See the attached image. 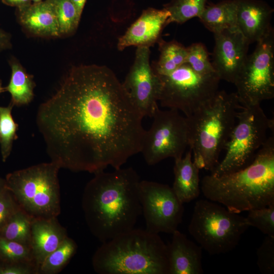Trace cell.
Masks as SVG:
<instances>
[{
  "instance_id": "obj_1",
  "label": "cell",
  "mask_w": 274,
  "mask_h": 274,
  "mask_svg": "<svg viewBox=\"0 0 274 274\" xmlns=\"http://www.w3.org/2000/svg\"><path fill=\"white\" fill-rule=\"evenodd\" d=\"M143 118L114 73L91 64L70 71L39 107L37 124L52 162L95 174L141 152Z\"/></svg>"
},
{
  "instance_id": "obj_2",
  "label": "cell",
  "mask_w": 274,
  "mask_h": 274,
  "mask_svg": "<svg viewBox=\"0 0 274 274\" xmlns=\"http://www.w3.org/2000/svg\"><path fill=\"white\" fill-rule=\"evenodd\" d=\"M94 174L84 188L82 207L90 231L103 243L134 228L142 214L140 180L132 167Z\"/></svg>"
},
{
  "instance_id": "obj_3",
  "label": "cell",
  "mask_w": 274,
  "mask_h": 274,
  "mask_svg": "<svg viewBox=\"0 0 274 274\" xmlns=\"http://www.w3.org/2000/svg\"><path fill=\"white\" fill-rule=\"evenodd\" d=\"M201 190L208 199L238 214L274 203L273 134L250 164L220 177L205 176Z\"/></svg>"
},
{
  "instance_id": "obj_4",
  "label": "cell",
  "mask_w": 274,
  "mask_h": 274,
  "mask_svg": "<svg viewBox=\"0 0 274 274\" xmlns=\"http://www.w3.org/2000/svg\"><path fill=\"white\" fill-rule=\"evenodd\" d=\"M92 263L99 274H169L167 245L158 234L140 229L102 243Z\"/></svg>"
},
{
  "instance_id": "obj_5",
  "label": "cell",
  "mask_w": 274,
  "mask_h": 274,
  "mask_svg": "<svg viewBox=\"0 0 274 274\" xmlns=\"http://www.w3.org/2000/svg\"><path fill=\"white\" fill-rule=\"evenodd\" d=\"M242 105L236 93L217 92L214 98L186 117L193 162L211 172L236 124Z\"/></svg>"
},
{
  "instance_id": "obj_6",
  "label": "cell",
  "mask_w": 274,
  "mask_h": 274,
  "mask_svg": "<svg viewBox=\"0 0 274 274\" xmlns=\"http://www.w3.org/2000/svg\"><path fill=\"white\" fill-rule=\"evenodd\" d=\"M60 168L51 161L9 173L6 188L31 218H57L60 213Z\"/></svg>"
},
{
  "instance_id": "obj_7",
  "label": "cell",
  "mask_w": 274,
  "mask_h": 274,
  "mask_svg": "<svg viewBox=\"0 0 274 274\" xmlns=\"http://www.w3.org/2000/svg\"><path fill=\"white\" fill-rule=\"evenodd\" d=\"M249 227L239 214L215 201L200 199L194 205L188 231L202 249L213 255L234 249Z\"/></svg>"
},
{
  "instance_id": "obj_8",
  "label": "cell",
  "mask_w": 274,
  "mask_h": 274,
  "mask_svg": "<svg viewBox=\"0 0 274 274\" xmlns=\"http://www.w3.org/2000/svg\"><path fill=\"white\" fill-rule=\"evenodd\" d=\"M273 128V120L267 117L260 105H242L224 149V157L211 175L218 177L248 166L267 139L268 131Z\"/></svg>"
},
{
  "instance_id": "obj_9",
  "label": "cell",
  "mask_w": 274,
  "mask_h": 274,
  "mask_svg": "<svg viewBox=\"0 0 274 274\" xmlns=\"http://www.w3.org/2000/svg\"><path fill=\"white\" fill-rule=\"evenodd\" d=\"M159 77L161 88L158 101L161 106L177 110L186 117L214 98L220 81L217 74L200 75L187 63L170 74Z\"/></svg>"
},
{
  "instance_id": "obj_10",
  "label": "cell",
  "mask_w": 274,
  "mask_h": 274,
  "mask_svg": "<svg viewBox=\"0 0 274 274\" xmlns=\"http://www.w3.org/2000/svg\"><path fill=\"white\" fill-rule=\"evenodd\" d=\"M234 84L243 106L260 105L274 97V30L256 43Z\"/></svg>"
},
{
  "instance_id": "obj_11",
  "label": "cell",
  "mask_w": 274,
  "mask_h": 274,
  "mask_svg": "<svg viewBox=\"0 0 274 274\" xmlns=\"http://www.w3.org/2000/svg\"><path fill=\"white\" fill-rule=\"evenodd\" d=\"M150 129L145 131L141 152L146 162L155 165L167 158H181L189 145L185 116L176 109L158 107Z\"/></svg>"
},
{
  "instance_id": "obj_12",
  "label": "cell",
  "mask_w": 274,
  "mask_h": 274,
  "mask_svg": "<svg viewBox=\"0 0 274 274\" xmlns=\"http://www.w3.org/2000/svg\"><path fill=\"white\" fill-rule=\"evenodd\" d=\"M139 196L146 230L154 233H173L182 221L184 207L168 185L143 180Z\"/></svg>"
},
{
  "instance_id": "obj_13",
  "label": "cell",
  "mask_w": 274,
  "mask_h": 274,
  "mask_svg": "<svg viewBox=\"0 0 274 274\" xmlns=\"http://www.w3.org/2000/svg\"><path fill=\"white\" fill-rule=\"evenodd\" d=\"M150 49L137 47L134 62L122 85L143 117L152 118L158 107L161 82L150 63Z\"/></svg>"
},
{
  "instance_id": "obj_14",
  "label": "cell",
  "mask_w": 274,
  "mask_h": 274,
  "mask_svg": "<svg viewBox=\"0 0 274 274\" xmlns=\"http://www.w3.org/2000/svg\"><path fill=\"white\" fill-rule=\"evenodd\" d=\"M212 64L219 79L234 84L248 56L250 44L237 29L214 34Z\"/></svg>"
},
{
  "instance_id": "obj_15",
  "label": "cell",
  "mask_w": 274,
  "mask_h": 274,
  "mask_svg": "<svg viewBox=\"0 0 274 274\" xmlns=\"http://www.w3.org/2000/svg\"><path fill=\"white\" fill-rule=\"evenodd\" d=\"M169 12L163 8H149L119 38L117 48L120 51L130 46H153L160 39L163 28L168 24Z\"/></svg>"
},
{
  "instance_id": "obj_16",
  "label": "cell",
  "mask_w": 274,
  "mask_h": 274,
  "mask_svg": "<svg viewBox=\"0 0 274 274\" xmlns=\"http://www.w3.org/2000/svg\"><path fill=\"white\" fill-rule=\"evenodd\" d=\"M235 1L237 29L250 44L258 42L273 28L270 21L273 9L261 0Z\"/></svg>"
},
{
  "instance_id": "obj_17",
  "label": "cell",
  "mask_w": 274,
  "mask_h": 274,
  "mask_svg": "<svg viewBox=\"0 0 274 274\" xmlns=\"http://www.w3.org/2000/svg\"><path fill=\"white\" fill-rule=\"evenodd\" d=\"M167 245L169 274H201L202 248L177 230Z\"/></svg>"
},
{
  "instance_id": "obj_18",
  "label": "cell",
  "mask_w": 274,
  "mask_h": 274,
  "mask_svg": "<svg viewBox=\"0 0 274 274\" xmlns=\"http://www.w3.org/2000/svg\"><path fill=\"white\" fill-rule=\"evenodd\" d=\"M31 243L33 261L38 269L46 258L67 236L66 230L56 218L32 219Z\"/></svg>"
},
{
  "instance_id": "obj_19",
  "label": "cell",
  "mask_w": 274,
  "mask_h": 274,
  "mask_svg": "<svg viewBox=\"0 0 274 274\" xmlns=\"http://www.w3.org/2000/svg\"><path fill=\"white\" fill-rule=\"evenodd\" d=\"M190 149L184 156L175 159L174 182L172 189L182 203H188L200 194L199 169L193 162Z\"/></svg>"
},
{
  "instance_id": "obj_20",
  "label": "cell",
  "mask_w": 274,
  "mask_h": 274,
  "mask_svg": "<svg viewBox=\"0 0 274 274\" xmlns=\"http://www.w3.org/2000/svg\"><path fill=\"white\" fill-rule=\"evenodd\" d=\"M20 20L34 34L56 37L60 35L51 0L35 3L21 10Z\"/></svg>"
},
{
  "instance_id": "obj_21",
  "label": "cell",
  "mask_w": 274,
  "mask_h": 274,
  "mask_svg": "<svg viewBox=\"0 0 274 274\" xmlns=\"http://www.w3.org/2000/svg\"><path fill=\"white\" fill-rule=\"evenodd\" d=\"M198 18L214 34L226 29L237 28L236 2L235 0H224L217 4L206 5Z\"/></svg>"
},
{
  "instance_id": "obj_22",
  "label": "cell",
  "mask_w": 274,
  "mask_h": 274,
  "mask_svg": "<svg viewBox=\"0 0 274 274\" xmlns=\"http://www.w3.org/2000/svg\"><path fill=\"white\" fill-rule=\"evenodd\" d=\"M158 43L159 58L151 65L156 75H167L186 63L187 47L175 40L167 42L160 38Z\"/></svg>"
},
{
  "instance_id": "obj_23",
  "label": "cell",
  "mask_w": 274,
  "mask_h": 274,
  "mask_svg": "<svg viewBox=\"0 0 274 274\" xmlns=\"http://www.w3.org/2000/svg\"><path fill=\"white\" fill-rule=\"evenodd\" d=\"M11 77L8 85L4 87L5 91L11 95V102L14 106L28 104L33 97L34 82L31 77L28 75L18 63L11 62Z\"/></svg>"
},
{
  "instance_id": "obj_24",
  "label": "cell",
  "mask_w": 274,
  "mask_h": 274,
  "mask_svg": "<svg viewBox=\"0 0 274 274\" xmlns=\"http://www.w3.org/2000/svg\"><path fill=\"white\" fill-rule=\"evenodd\" d=\"M32 219L20 208L0 229V236L30 247Z\"/></svg>"
},
{
  "instance_id": "obj_25",
  "label": "cell",
  "mask_w": 274,
  "mask_h": 274,
  "mask_svg": "<svg viewBox=\"0 0 274 274\" xmlns=\"http://www.w3.org/2000/svg\"><path fill=\"white\" fill-rule=\"evenodd\" d=\"M77 249V246L75 241L66 236L59 246L40 264L38 273L55 274L59 272L76 253Z\"/></svg>"
},
{
  "instance_id": "obj_26",
  "label": "cell",
  "mask_w": 274,
  "mask_h": 274,
  "mask_svg": "<svg viewBox=\"0 0 274 274\" xmlns=\"http://www.w3.org/2000/svg\"><path fill=\"white\" fill-rule=\"evenodd\" d=\"M207 0H171L163 6L169 13L168 24H183L194 18H198L203 12Z\"/></svg>"
},
{
  "instance_id": "obj_27",
  "label": "cell",
  "mask_w": 274,
  "mask_h": 274,
  "mask_svg": "<svg viewBox=\"0 0 274 274\" xmlns=\"http://www.w3.org/2000/svg\"><path fill=\"white\" fill-rule=\"evenodd\" d=\"M13 107L11 102L7 107L0 106V148L3 162L6 161L11 154L13 142L17 138L18 125L12 115Z\"/></svg>"
},
{
  "instance_id": "obj_28",
  "label": "cell",
  "mask_w": 274,
  "mask_h": 274,
  "mask_svg": "<svg viewBox=\"0 0 274 274\" xmlns=\"http://www.w3.org/2000/svg\"><path fill=\"white\" fill-rule=\"evenodd\" d=\"M61 34L73 32L78 26L80 17L71 0H51Z\"/></svg>"
},
{
  "instance_id": "obj_29",
  "label": "cell",
  "mask_w": 274,
  "mask_h": 274,
  "mask_svg": "<svg viewBox=\"0 0 274 274\" xmlns=\"http://www.w3.org/2000/svg\"><path fill=\"white\" fill-rule=\"evenodd\" d=\"M186 63L196 73L207 75L216 74L206 46L201 43H193L187 47Z\"/></svg>"
},
{
  "instance_id": "obj_30",
  "label": "cell",
  "mask_w": 274,
  "mask_h": 274,
  "mask_svg": "<svg viewBox=\"0 0 274 274\" xmlns=\"http://www.w3.org/2000/svg\"><path fill=\"white\" fill-rule=\"evenodd\" d=\"M0 260L3 262H34L30 247L0 236Z\"/></svg>"
},
{
  "instance_id": "obj_31",
  "label": "cell",
  "mask_w": 274,
  "mask_h": 274,
  "mask_svg": "<svg viewBox=\"0 0 274 274\" xmlns=\"http://www.w3.org/2000/svg\"><path fill=\"white\" fill-rule=\"evenodd\" d=\"M246 218L250 227H254L263 234L274 237V203L248 211Z\"/></svg>"
},
{
  "instance_id": "obj_32",
  "label": "cell",
  "mask_w": 274,
  "mask_h": 274,
  "mask_svg": "<svg viewBox=\"0 0 274 274\" xmlns=\"http://www.w3.org/2000/svg\"><path fill=\"white\" fill-rule=\"evenodd\" d=\"M257 265L263 274L274 273V237L266 235L256 252Z\"/></svg>"
},
{
  "instance_id": "obj_33",
  "label": "cell",
  "mask_w": 274,
  "mask_h": 274,
  "mask_svg": "<svg viewBox=\"0 0 274 274\" xmlns=\"http://www.w3.org/2000/svg\"><path fill=\"white\" fill-rule=\"evenodd\" d=\"M19 208L12 194L7 188L0 193V229Z\"/></svg>"
},
{
  "instance_id": "obj_34",
  "label": "cell",
  "mask_w": 274,
  "mask_h": 274,
  "mask_svg": "<svg viewBox=\"0 0 274 274\" xmlns=\"http://www.w3.org/2000/svg\"><path fill=\"white\" fill-rule=\"evenodd\" d=\"M38 273V268L34 262H3L0 263V274Z\"/></svg>"
},
{
  "instance_id": "obj_35",
  "label": "cell",
  "mask_w": 274,
  "mask_h": 274,
  "mask_svg": "<svg viewBox=\"0 0 274 274\" xmlns=\"http://www.w3.org/2000/svg\"><path fill=\"white\" fill-rule=\"evenodd\" d=\"M9 38L4 31L0 29V51L9 47Z\"/></svg>"
},
{
  "instance_id": "obj_36",
  "label": "cell",
  "mask_w": 274,
  "mask_h": 274,
  "mask_svg": "<svg viewBox=\"0 0 274 274\" xmlns=\"http://www.w3.org/2000/svg\"><path fill=\"white\" fill-rule=\"evenodd\" d=\"M87 0H71L74 4L78 16L81 18V16Z\"/></svg>"
},
{
  "instance_id": "obj_37",
  "label": "cell",
  "mask_w": 274,
  "mask_h": 274,
  "mask_svg": "<svg viewBox=\"0 0 274 274\" xmlns=\"http://www.w3.org/2000/svg\"><path fill=\"white\" fill-rule=\"evenodd\" d=\"M3 3L9 6H21L27 4L29 0H2Z\"/></svg>"
},
{
  "instance_id": "obj_38",
  "label": "cell",
  "mask_w": 274,
  "mask_h": 274,
  "mask_svg": "<svg viewBox=\"0 0 274 274\" xmlns=\"http://www.w3.org/2000/svg\"><path fill=\"white\" fill-rule=\"evenodd\" d=\"M6 188L5 179L0 177V193Z\"/></svg>"
},
{
  "instance_id": "obj_39",
  "label": "cell",
  "mask_w": 274,
  "mask_h": 274,
  "mask_svg": "<svg viewBox=\"0 0 274 274\" xmlns=\"http://www.w3.org/2000/svg\"><path fill=\"white\" fill-rule=\"evenodd\" d=\"M4 91V87H2L1 81L0 80V93Z\"/></svg>"
},
{
  "instance_id": "obj_40",
  "label": "cell",
  "mask_w": 274,
  "mask_h": 274,
  "mask_svg": "<svg viewBox=\"0 0 274 274\" xmlns=\"http://www.w3.org/2000/svg\"><path fill=\"white\" fill-rule=\"evenodd\" d=\"M31 1L35 2V3H38L41 1V0H31Z\"/></svg>"
}]
</instances>
